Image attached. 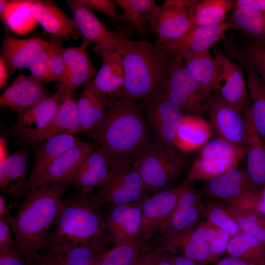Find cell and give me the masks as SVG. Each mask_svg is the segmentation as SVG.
I'll return each mask as SVG.
<instances>
[{
  "label": "cell",
  "instance_id": "50",
  "mask_svg": "<svg viewBox=\"0 0 265 265\" xmlns=\"http://www.w3.org/2000/svg\"><path fill=\"white\" fill-rule=\"evenodd\" d=\"M0 265H30L18 251L16 245L0 253Z\"/></svg>",
  "mask_w": 265,
  "mask_h": 265
},
{
  "label": "cell",
  "instance_id": "35",
  "mask_svg": "<svg viewBox=\"0 0 265 265\" xmlns=\"http://www.w3.org/2000/svg\"><path fill=\"white\" fill-rule=\"evenodd\" d=\"M211 126L202 117L184 115L177 129L175 147L184 153L204 146L212 135Z\"/></svg>",
  "mask_w": 265,
  "mask_h": 265
},
{
  "label": "cell",
  "instance_id": "40",
  "mask_svg": "<svg viewBox=\"0 0 265 265\" xmlns=\"http://www.w3.org/2000/svg\"><path fill=\"white\" fill-rule=\"evenodd\" d=\"M243 69L252 100L251 107L253 121L265 143V83L255 72L249 68Z\"/></svg>",
  "mask_w": 265,
  "mask_h": 265
},
{
  "label": "cell",
  "instance_id": "55",
  "mask_svg": "<svg viewBox=\"0 0 265 265\" xmlns=\"http://www.w3.org/2000/svg\"><path fill=\"white\" fill-rule=\"evenodd\" d=\"M235 4L246 5L265 13V0H237Z\"/></svg>",
  "mask_w": 265,
  "mask_h": 265
},
{
  "label": "cell",
  "instance_id": "61",
  "mask_svg": "<svg viewBox=\"0 0 265 265\" xmlns=\"http://www.w3.org/2000/svg\"><path fill=\"white\" fill-rule=\"evenodd\" d=\"M264 13V16H265V13Z\"/></svg>",
  "mask_w": 265,
  "mask_h": 265
},
{
  "label": "cell",
  "instance_id": "4",
  "mask_svg": "<svg viewBox=\"0 0 265 265\" xmlns=\"http://www.w3.org/2000/svg\"><path fill=\"white\" fill-rule=\"evenodd\" d=\"M102 205L94 194L80 192L63 200L58 218L49 238L77 244L98 242L108 244L111 241Z\"/></svg>",
  "mask_w": 265,
  "mask_h": 265
},
{
  "label": "cell",
  "instance_id": "12",
  "mask_svg": "<svg viewBox=\"0 0 265 265\" xmlns=\"http://www.w3.org/2000/svg\"><path fill=\"white\" fill-rule=\"evenodd\" d=\"M66 2L76 26L83 36L82 43L88 45L94 44L93 50L102 58L117 53L120 43L118 32L108 29L80 0H69Z\"/></svg>",
  "mask_w": 265,
  "mask_h": 265
},
{
  "label": "cell",
  "instance_id": "38",
  "mask_svg": "<svg viewBox=\"0 0 265 265\" xmlns=\"http://www.w3.org/2000/svg\"><path fill=\"white\" fill-rule=\"evenodd\" d=\"M81 141L74 135L62 134L42 143L35 153L28 183L39 175L61 153Z\"/></svg>",
  "mask_w": 265,
  "mask_h": 265
},
{
  "label": "cell",
  "instance_id": "41",
  "mask_svg": "<svg viewBox=\"0 0 265 265\" xmlns=\"http://www.w3.org/2000/svg\"><path fill=\"white\" fill-rule=\"evenodd\" d=\"M155 249L149 241L117 244L103 254L98 265H130Z\"/></svg>",
  "mask_w": 265,
  "mask_h": 265
},
{
  "label": "cell",
  "instance_id": "34",
  "mask_svg": "<svg viewBox=\"0 0 265 265\" xmlns=\"http://www.w3.org/2000/svg\"><path fill=\"white\" fill-rule=\"evenodd\" d=\"M116 7L123 10L124 23L128 24L141 40L148 41L151 33L149 23L156 13L159 5L154 0H112Z\"/></svg>",
  "mask_w": 265,
  "mask_h": 265
},
{
  "label": "cell",
  "instance_id": "44",
  "mask_svg": "<svg viewBox=\"0 0 265 265\" xmlns=\"http://www.w3.org/2000/svg\"><path fill=\"white\" fill-rule=\"evenodd\" d=\"M202 213L206 221L226 231L231 238L242 233L234 217L222 200L209 198L202 202Z\"/></svg>",
  "mask_w": 265,
  "mask_h": 265
},
{
  "label": "cell",
  "instance_id": "13",
  "mask_svg": "<svg viewBox=\"0 0 265 265\" xmlns=\"http://www.w3.org/2000/svg\"><path fill=\"white\" fill-rule=\"evenodd\" d=\"M191 0H166L159 5L149 23L158 43L163 45L178 40L191 29L189 6Z\"/></svg>",
  "mask_w": 265,
  "mask_h": 265
},
{
  "label": "cell",
  "instance_id": "24",
  "mask_svg": "<svg viewBox=\"0 0 265 265\" xmlns=\"http://www.w3.org/2000/svg\"><path fill=\"white\" fill-rule=\"evenodd\" d=\"M245 138L244 145L246 171L255 191L265 186V143L254 126L251 103L244 109Z\"/></svg>",
  "mask_w": 265,
  "mask_h": 265
},
{
  "label": "cell",
  "instance_id": "20",
  "mask_svg": "<svg viewBox=\"0 0 265 265\" xmlns=\"http://www.w3.org/2000/svg\"><path fill=\"white\" fill-rule=\"evenodd\" d=\"M157 244L161 252L184 256L199 265H209V249L205 221Z\"/></svg>",
  "mask_w": 265,
  "mask_h": 265
},
{
  "label": "cell",
  "instance_id": "22",
  "mask_svg": "<svg viewBox=\"0 0 265 265\" xmlns=\"http://www.w3.org/2000/svg\"><path fill=\"white\" fill-rule=\"evenodd\" d=\"M143 201L111 207L106 223L110 240L115 245L138 240Z\"/></svg>",
  "mask_w": 265,
  "mask_h": 265
},
{
  "label": "cell",
  "instance_id": "56",
  "mask_svg": "<svg viewBox=\"0 0 265 265\" xmlns=\"http://www.w3.org/2000/svg\"><path fill=\"white\" fill-rule=\"evenodd\" d=\"M8 70L4 59L0 57V88H2L7 83Z\"/></svg>",
  "mask_w": 265,
  "mask_h": 265
},
{
  "label": "cell",
  "instance_id": "6",
  "mask_svg": "<svg viewBox=\"0 0 265 265\" xmlns=\"http://www.w3.org/2000/svg\"><path fill=\"white\" fill-rule=\"evenodd\" d=\"M152 192L132 164L114 160L108 178L94 195L101 205L112 207L144 200Z\"/></svg>",
  "mask_w": 265,
  "mask_h": 265
},
{
  "label": "cell",
  "instance_id": "39",
  "mask_svg": "<svg viewBox=\"0 0 265 265\" xmlns=\"http://www.w3.org/2000/svg\"><path fill=\"white\" fill-rule=\"evenodd\" d=\"M232 28H237L256 40L265 43L264 13L251 7L237 5L231 10L226 20Z\"/></svg>",
  "mask_w": 265,
  "mask_h": 265
},
{
  "label": "cell",
  "instance_id": "14",
  "mask_svg": "<svg viewBox=\"0 0 265 265\" xmlns=\"http://www.w3.org/2000/svg\"><path fill=\"white\" fill-rule=\"evenodd\" d=\"M220 68L221 75L212 97L243 112L250 103L243 68L221 51L213 50Z\"/></svg>",
  "mask_w": 265,
  "mask_h": 265
},
{
  "label": "cell",
  "instance_id": "7",
  "mask_svg": "<svg viewBox=\"0 0 265 265\" xmlns=\"http://www.w3.org/2000/svg\"><path fill=\"white\" fill-rule=\"evenodd\" d=\"M244 156L243 148L216 137L204 146L184 182H205L219 176L239 166Z\"/></svg>",
  "mask_w": 265,
  "mask_h": 265
},
{
  "label": "cell",
  "instance_id": "37",
  "mask_svg": "<svg viewBox=\"0 0 265 265\" xmlns=\"http://www.w3.org/2000/svg\"><path fill=\"white\" fill-rule=\"evenodd\" d=\"M235 3L231 0H192L188 7L191 24L190 30L224 22Z\"/></svg>",
  "mask_w": 265,
  "mask_h": 265
},
{
  "label": "cell",
  "instance_id": "43",
  "mask_svg": "<svg viewBox=\"0 0 265 265\" xmlns=\"http://www.w3.org/2000/svg\"><path fill=\"white\" fill-rule=\"evenodd\" d=\"M33 0H10L3 23L12 32L25 34L33 30L37 25L31 10Z\"/></svg>",
  "mask_w": 265,
  "mask_h": 265
},
{
  "label": "cell",
  "instance_id": "47",
  "mask_svg": "<svg viewBox=\"0 0 265 265\" xmlns=\"http://www.w3.org/2000/svg\"><path fill=\"white\" fill-rule=\"evenodd\" d=\"M54 45L55 42H51L35 57L28 68L30 76L43 84L48 83L49 61Z\"/></svg>",
  "mask_w": 265,
  "mask_h": 265
},
{
  "label": "cell",
  "instance_id": "62",
  "mask_svg": "<svg viewBox=\"0 0 265 265\" xmlns=\"http://www.w3.org/2000/svg\"></svg>",
  "mask_w": 265,
  "mask_h": 265
},
{
  "label": "cell",
  "instance_id": "15",
  "mask_svg": "<svg viewBox=\"0 0 265 265\" xmlns=\"http://www.w3.org/2000/svg\"><path fill=\"white\" fill-rule=\"evenodd\" d=\"M63 99L56 92L34 106L18 112L9 132L18 136L24 143L33 144L49 126Z\"/></svg>",
  "mask_w": 265,
  "mask_h": 265
},
{
  "label": "cell",
  "instance_id": "17",
  "mask_svg": "<svg viewBox=\"0 0 265 265\" xmlns=\"http://www.w3.org/2000/svg\"><path fill=\"white\" fill-rule=\"evenodd\" d=\"M114 158L106 149L100 146L94 150L70 177L68 182L86 195L92 194L108 177Z\"/></svg>",
  "mask_w": 265,
  "mask_h": 265
},
{
  "label": "cell",
  "instance_id": "42",
  "mask_svg": "<svg viewBox=\"0 0 265 265\" xmlns=\"http://www.w3.org/2000/svg\"><path fill=\"white\" fill-rule=\"evenodd\" d=\"M226 252L229 256L265 265V243L242 232L231 238Z\"/></svg>",
  "mask_w": 265,
  "mask_h": 265
},
{
  "label": "cell",
  "instance_id": "60",
  "mask_svg": "<svg viewBox=\"0 0 265 265\" xmlns=\"http://www.w3.org/2000/svg\"><path fill=\"white\" fill-rule=\"evenodd\" d=\"M0 162L4 160L8 156L7 155L6 142L5 139L0 137Z\"/></svg>",
  "mask_w": 265,
  "mask_h": 265
},
{
  "label": "cell",
  "instance_id": "21",
  "mask_svg": "<svg viewBox=\"0 0 265 265\" xmlns=\"http://www.w3.org/2000/svg\"><path fill=\"white\" fill-rule=\"evenodd\" d=\"M230 28L231 26L227 21L214 26L198 27L190 30L178 40L161 45L174 62L180 63L183 62L181 57L185 53H199L209 50L223 39L226 32Z\"/></svg>",
  "mask_w": 265,
  "mask_h": 265
},
{
  "label": "cell",
  "instance_id": "52",
  "mask_svg": "<svg viewBox=\"0 0 265 265\" xmlns=\"http://www.w3.org/2000/svg\"><path fill=\"white\" fill-rule=\"evenodd\" d=\"M147 265H171V264L166 254L161 252L158 247H156L154 253L148 261Z\"/></svg>",
  "mask_w": 265,
  "mask_h": 265
},
{
  "label": "cell",
  "instance_id": "33",
  "mask_svg": "<svg viewBox=\"0 0 265 265\" xmlns=\"http://www.w3.org/2000/svg\"><path fill=\"white\" fill-rule=\"evenodd\" d=\"M102 67L93 80L97 88L107 97L108 104L119 99L125 83V71L121 56L117 53L102 58Z\"/></svg>",
  "mask_w": 265,
  "mask_h": 265
},
{
  "label": "cell",
  "instance_id": "54",
  "mask_svg": "<svg viewBox=\"0 0 265 265\" xmlns=\"http://www.w3.org/2000/svg\"><path fill=\"white\" fill-rule=\"evenodd\" d=\"M216 265H263L238 258L228 256L224 258L218 262Z\"/></svg>",
  "mask_w": 265,
  "mask_h": 265
},
{
  "label": "cell",
  "instance_id": "2",
  "mask_svg": "<svg viewBox=\"0 0 265 265\" xmlns=\"http://www.w3.org/2000/svg\"><path fill=\"white\" fill-rule=\"evenodd\" d=\"M88 134L114 160L132 164L157 144L150 134L141 102L124 96L108 104L101 125Z\"/></svg>",
  "mask_w": 265,
  "mask_h": 265
},
{
  "label": "cell",
  "instance_id": "11",
  "mask_svg": "<svg viewBox=\"0 0 265 265\" xmlns=\"http://www.w3.org/2000/svg\"><path fill=\"white\" fill-rule=\"evenodd\" d=\"M184 182L185 186L175 207L160 224L154 237H156L157 243L202 222L204 216L201 195L196 189L194 183Z\"/></svg>",
  "mask_w": 265,
  "mask_h": 265
},
{
  "label": "cell",
  "instance_id": "45",
  "mask_svg": "<svg viewBox=\"0 0 265 265\" xmlns=\"http://www.w3.org/2000/svg\"><path fill=\"white\" fill-rule=\"evenodd\" d=\"M241 232L265 243V217L259 213L239 211L226 205Z\"/></svg>",
  "mask_w": 265,
  "mask_h": 265
},
{
  "label": "cell",
  "instance_id": "25",
  "mask_svg": "<svg viewBox=\"0 0 265 265\" xmlns=\"http://www.w3.org/2000/svg\"><path fill=\"white\" fill-rule=\"evenodd\" d=\"M49 97L43 84L30 75L20 73L0 96L1 107H9L17 112L29 108Z\"/></svg>",
  "mask_w": 265,
  "mask_h": 265
},
{
  "label": "cell",
  "instance_id": "29",
  "mask_svg": "<svg viewBox=\"0 0 265 265\" xmlns=\"http://www.w3.org/2000/svg\"><path fill=\"white\" fill-rule=\"evenodd\" d=\"M31 10L36 20L47 33L77 40L81 34L73 18H70L52 2L33 0Z\"/></svg>",
  "mask_w": 265,
  "mask_h": 265
},
{
  "label": "cell",
  "instance_id": "3",
  "mask_svg": "<svg viewBox=\"0 0 265 265\" xmlns=\"http://www.w3.org/2000/svg\"><path fill=\"white\" fill-rule=\"evenodd\" d=\"M111 22L119 35L117 53L122 58L125 71L120 97L144 101L163 90L174 62L161 45L131 40L117 20L112 18Z\"/></svg>",
  "mask_w": 265,
  "mask_h": 265
},
{
  "label": "cell",
  "instance_id": "27",
  "mask_svg": "<svg viewBox=\"0 0 265 265\" xmlns=\"http://www.w3.org/2000/svg\"><path fill=\"white\" fill-rule=\"evenodd\" d=\"M28 151L22 147L0 162V189L13 198H19L29 192L26 179Z\"/></svg>",
  "mask_w": 265,
  "mask_h": 265
},
{
  "label": "cell",
  "instance_id": "5",
  "mask_svg": "<svg viewBox=\"0 0 265 265\" xmlns=\"http://www.w3.org/2000/svg\"><path fill=\"white\" fill-rule=\"evenodd\" d=\"M188 162L187 155L175 147L157 144L138 158L132 165L147 188L155 193L177 186Z\"/></svg>",
  "mask_w": 265,
  "mask_h": 265
},
{
  "label": "cell",
  "instance_id": "19",
  "mask_svg": "<svg viewBox=\"0 0 265 265\" xmlns=\"http://www.w3.org/2000/svg\"><path fill=\"white\" fill-rule=\"evenodd\" d=\"M93 151L91 144L83 141L66 150L28 183L29 190L45 185L68 182L72 173Z\"/></svg>",
  "mask_w": 265,
  "mask_h": 265
},
{
  "label": "cell",
  "instance_id": "10",
  "mask_svg": "<svg viewBox=\"0 0 265 265\" xmlns=\"http://www.w3.org/2000/svg\"><path fill=\"white\" fill-rule=\"evenodd\" d=\"M108 244H77L49 238L35 265H98Z\"/></svg>",
  "mask_w": 265,
  "mask_h": 265
},
{
  "label": "cell",
  "instance_id": "31",
  "mask_svg": "<svg viewBox=\"0 0 265 265\" xmlns=\"http://www.w3.org/2000/svg\"><path fill=\"white\" fill-rule=\"evenodd\" d=\"M181 60L202 89L212 96L221 75V68L214 55H212L209 50L199 53H186L182 55Z\"/></svg>",
  "mask_w": 265,
  "mask_h": 265
},
{
  "label": "cell",
  "instance_id": "32",
  "mask_svg": "<svg viewBox=\"0 0 265 265\" xmlns=\"http://www.w3.org/2000/svg\"><path fill=\"white\" fill-rule=\"evenodd\" d=\"M223 39L225 53L243 68L255 72L265 83V43L253 40L239 43L232 34Z\"/></svg>",
  "mask_w": 265,
  "mask_h": 265
},
{
  "label": "cell",
  "instance_id": "30",
  "mask_svg": "<svg viewBox=\"0 0 265 265\" xmlns=\"http://www.w3.org/2000/svg\"><path fill=\"white\" fill-rule=\"evenodd\" d=\"M108 105L107 97L97 88L93 79L84 84L77 100L82 132L90 133L99 128L105 118Z\"/></svg>",
  "mask_w": 265,
  "mask_h": 265
},
{
  "label": "cell",
  "instance_id": "9",
  "mask_svg": "<svg viewBox=\"0 0 265 265\" xmlns=\"http://www.w3.org/2000/svg\"><path fill=\"white\" fill-rule=\"evenodd\" d=\"M140 102L157 144L162 147H175L176 132L184 115L181 110L163 90Z\"/></svg>",
  "mask_w": 265,
  "mask_h": 265
},
{
  "label": "cell",
  "instance_id": "1",
  "mask_svg": "<svg viewBox=\"0 0 265 265\" xmlns=\"http://www.w3.org/2000/svg\"><path fill=\"white\" fill-rule=\"evenodd\" d=\"M68 182L45 185L31 190L14 215L6 220L16 247L30 265H35L58 218L61 197Z\"/></svg>",
  "mask_w": 265,
  "mask_h": 265
},
{
  "label": "cell",
  "instance_id": "57",
  "mask_svg": "<svg viewBox=\"0 0 265 265\" xmlns=\"http://www.w3.org/2000/svg\"><path fill=\"white\" fill-rule=\"evenodd\" d=\"M11 208L7 206L6 201L2 195L0 196V218L6 220L10 216Z\"/></svg>",
  "mask_w": 265,
  "mask_h": 265
},
{
  "label": "cell",
  "instance_id": "59",
  "mask_svg": "<svg viewBox=\"0 0 265 265\" xmlns=\"http://www.w3.org/2000/svg\"><path fill=\"white\" fill-rule=\"evenodd\" d=\"M10 1L7 0H0V16L2 22L3 23L7 12Z\"/></svg>",
  "mask_w": 265,
  "mask_h": 265
},
{
  "label": "cell",
  "instance_id": "23",
  "mask_svg": "<svg viewBox=\"0 0 265 265\" xmlns=\"http://www.w3.org/2000/svg\"><path fill=\"white\" fill-rule=\"evenodd\" d=\"M88 46V44L82 43L80 47L61 49L66 77L63 82L59 83L57 92L63 98L73 97L75 90L79 86L94 78L96 69L87 53Z\"/></svg>",
  "mask_w": 265,
  "mask_h": 265
},
{
  "label": "cell",
  "instance_id": "16",
  "mask_svg": "<svg viewBox=\"0 0 265 265\" xmlns=\"http://www.w3.org/2000/svg\"><path fill=\"white\" fill-rule=\"evenodd\" d=\"M185 185L183 182L174 187L159 190L143 201L138 240L147 241L155 236L160 224L175 207Z\"/></svg>",
  "mask_w": 265,
  "mask_h": 265
},
{
  "label": "cell",
  "instance_id": "8",
  "mask_svg": "<svg viewBox=\"0 0 265 265\" xmlns=\"http://www.w3.org/2000/svg\"><path fill=\"white\" fill-rule=\"evenodd\" d=\"M163 90L184 115L203 117L208 114L212 96L202 89L187 72L183 62H174Z\"/></svg>",
  "mask_w": 265,
  "mask_h": 265
},
{
  "label": "cell",
  "instance_id": "49",
  "mask_svg": "<svg viewBox=\"0 0 265 265\" xmlns=\"http://www.w3.org/2000/svg\"><path fill=\"white\" fill-rule=\"evenodd\" d=\"M92 11H96L108 15L117 21L124 22L122 13L116 9L112 0H80Z\"/></svg>",
  "mask_w": 265,
  "mask_h": 265
},
{
  "label": "cell",
  "instance_id": "36",
  "mask_svg": "<svg viewBox=\"0 0 265 265\" xmlns=\"http://www.w3.org/2000/svg\"><path fill=\"white\" fill-rule=\"evenodd\" d=\"M82 132L77 101L73 97L64 98L51 123L34 141L41 144L55 135H74Z\"/></svg>",
  "mask_w": 265,
  "mask_h": 265
},
{
  "label": "cell",
  "instance_id": "18",
  "mask_svg": "<svg viewBox=\"0 0 265 265\" xmlns=\"http://www.w3.org/2000/svg\"><path fill=\"white\" fill-rule=\"evenodd\" d=\"M212 132L230 144L244 149L245 122L244 113L212 97L208 109Z\"/></svg>",
  "mask_w": 265,
  "mask_h": 265
},
{
  "label": "cell",
  "instance_id": "26",
  "mask_svg": "<svg viewBox=\"0 0 265 265\" xmlns=\"http://www.w3.org/2000/svg\"><path fill=\"white\" fill-rule=\"evenodd\" d=\"M1 49V56L5 61L8 72L28 68L35 57L51 43L39 38H16L12 36L6 26Z\"/></svg>",
  "mask_w": 265,
  "mask_h": 265
},
{
  "label": "cell",
  "instance_id": "51",
  "mask_svg": "<svg viewBox=\"0 0 265 265\" xmlns=\"http://www.w3.org/2000/svg\"><path fill=\"white\" fill-rule=\"evenodd\" d=\"M10 227L5 219L0 218V253L14 246L10 232Z\"/></svg>",
  "mask_w": 265,
  "mask_h": 265
},
{
  "label": "cell",
  "instance_id": "58",
  "mask_svg": "<svg viewBox=\"0 0 265 265\" xmlns=\"http://www.w3.org/2000/svg\"><path fill=\"white\" fill-rule=\"evenodd\" d=\"M156 248L152 251L140 257L130 265H147V264L154 253Z\"/></svg>",
  "mask_w": 265,
  "mask_h": 265
},
{
  "label": "cell",
  "instance_id": "46",
  "mask_svg": "<svg viewBox=\"0 0 265 265\" xmlns=\"http://www.w3.org/2000/svg\"><path fill=\"white\" fill-rule=\"evenodd\" d=\"M209 249V264L217 261L226 252L231 237L226 231L205 221Z\"/></svg>",
  "mask_w": 265,
  "mask_h": 265
},
{
  "label": "cell",
  "instance_id": "48",
  "mask_svg": "<svg viewBox=\"0 0 265 265\" xmlns=\"http://www.w3.org/2000/svg\"><path fill=\"white\" fill-rule=\"evenodd\" d=\"M62 48L60 42H55L49 61L48 82H58L61 83L65 79L66 69L61 53Z\"/></svg>",
  "mask_w": 265,
  "mask_h": 265
},
{
  "label": "cell",
  "instance_id": "28",
  "mask_svg": "<svg viewBox=\"0 0 265 265\" xmlns=\"http://www.w3.org/2000/svg\"><path fill=\"white\" fill-rule=\"evenodd\" d=\"M255 191L246 169L239 166L205 181L201 193L208 198L225 200Z\"/></svg>",
  "mask_w": 265,
  "mask_h": 265
},
{
  "label": "cell",
  "instance_id": "53",
  "mask_svg": "<svg viewBox=\"0 0 265 265\" xmlns=\"http://www.w3.org/2000/svg\"><path fill=\"white\" fill-rule=\"evenodd\" d=\"M171 265H199L184 256L168 252H164Z\"/></svg>",
  "mask_w": 265,
  "mask_h": 265
}]
</instances>
